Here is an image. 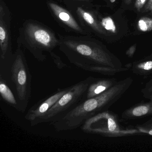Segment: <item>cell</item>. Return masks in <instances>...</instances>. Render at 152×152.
Masks as SVG:
<instances>
[{"label": "cell", "mask_w": 152, "mask_h": 152, "mask_svg": "<svg viewBox=\"0 0 152 152\" xmlns=\"http://www.w3.org/2000/svg\"><path fill=\"white\" fill-rule=\"evenodd\" d=\"M59 50L71 64L86 71L107 76L126 72L119 59L88 35L58 34Z\"/></svg>", "instance_id": "1"}, {"label": "cell", "mask_w": 152, "mask_h": 152, "mask_svg": "<svg viewBox=\"0 0 152 152\" xmlns=\"http://www.w3.org/2000/svg\"><path fill=\"white\" fill-rule=\"evenodd\" d=\"M18 46L27 49L39 62L46 61L45 53L58 47L59 39L55 32L37 20H26L20 26L17 39Z\"/></svg>", "instance_id": "2"}, {"label": "cell", "mask_w": 152, "mask_h": 152, "mask_svg": "<svg viewBox=\"0 0 152 152\" xmlns=\"http://www.w3.org/2000/svg\"><path fill=\"white\" fill-rule=\"evenodd\" d=\"M80 127L85 133L107 137H120L143 134L136 127H125L121 125L118 115L108 110L91 116Z\"/></svg>", "instance_id": "3"}, {"label": "cell", "mask_w": 152, "mask_h": 152, "mask_svg": "<svg viewBox=\"0 0 152 152\" xmlns=\"http://www.w3.org/2000/svg\"><path fill=\"white\" fill-rule=\"evenodd\" d=\"M22 48L18 46L14 53L11 68L10 88L15 93L20 112L26 110L31 96L32 76Z\"/></svg>", "instance_id": "4"}, {"label": "cell", "mask_w": 152, "mask_h": 152, "mask_svg": "<svg viewBox=\"0 0 152 152\" xmlns=\"http://www.w3.org/2000/svg\"><path fill=\"white\" fill-rule=\"evenodd\" d=\"M95 79V77L89 76L70 86L68 91L57 101L46 114L35 121L32 126L55 121L72 110L78 104L86 99L88 88Z\"/></svg>", "instance_id": "5"}, {"label": "cell", "mask_w": 152, "mask_h": 152, "mask_svg": "<svg viewBox=\"0 0 152 152\" xmlns=\"http://www.w3.org/2000/svg\"><path fill=\"white\" fill-rule=\"evenodd\" d=\"M11 13L4 0H0V78L10 85L14 58L11 36Z\"/></svg>", "instance_id": "6"}, {"label": "cell", "mask_w": 152, "mask_h": 152, "mask_svg": "<svg viewBox=\"0 0 152 152\" xmlns=\"http://www.w3.org/2000/svg\"><path fill=\"white\" fill-rule=\"evenodd\" d=\"M47 5L53 18L66 31L88 35L89 33L76 20L71 11L50 0L47 1Z\"/></svg>", "instance_id": "7"}, {"label": "cell", "mask_w": 152, "mask_h": 152, "mask_svg": "<svg viewBox=\"0 0 152 152\" xmlns=\"http://www.w3.org/2000/svg\"><path fill=\"white\" fill-rule=\"evenodd\" d=\"M70 87L59 88L57 91L47 97L42 99L31 107L26 115L25 119L30 122L31 126L34 123L41 118L57 101L70 89Z\"/></svg>", "instance_id": "8"}, {"label": "cell", "mask_w": 152, "mask_h": 152, "mask_svg": "<svg viewBox=\"0 0 152 152\" xmlns=\"http://www.w3.org/2000/svg\"><path fill=\"white\" fill-rule=\"evenodd\" d=\"M81 25L89 33V30L96 33L105 34V29L97 19L96 16L88 8L78 7L73 12Z\"/></svg>", "instance_id": "9"}, {"label": "cell", "mask_w": 152, "mask_h": 152, "mask_svg": "<svg viewBox=\"0 0 152 152\" xmlns=\"http://www.w3.org/2000/svg\"><path fill=\"white\" fill-rule=\"evenodd\" d=\"M152 116V99L145 103H140L132 106L124 111L121 118L124 121L134 120Z\"/></svg>", "instance_id": "10"}, {"label": "cell", "mask_w": 152, "mask_h": 152, "mask_svg": "<svg viewBox=\"0 0 152 152\" xmlns=\"http://www.w3.org/2000/svg\"><path fill=\"white\" fill-rule=\"evenodd\" d=\"M116 78H96L90 84L87 90L86 99L99 96L108 90L117 82Z\"/></svg>", "instance_id": "11"}, {"label": "cell", "mask_w": 152, "mask_h": 152, "mask_svg": "<svg viewBox=\"0 0 152 152\" xmlns=\"http://www.w3.org/2000/svg\"><path fill=\"white\" fill-rule=\"evenodd\" d=\"M0 94L4 101L16 110L20 111L19 104L15 93L7 82L2 78H0Z\"/></svg>", "instance_id": "12"}, {"label": "cell", "mask_w": 152, "mask_h": 152, "mask_svg": "<svg viewBox=\"0 0 152 152\" xmlns=\"http://www.w3.org/2000/svg\"><path fill=\"white\" fill-rule=\"evenodd\" d=\"M131 70L133 74L140 76L152 75V57L150 58L134 62L132 64Z\"/></svg>", "instance_id": "13"}, {"label": "cell", "mask_w": 152, "mask_h": 152, "mask_svg": "<svg viewBox=\"0 0 152 152\" xmlns=\"http://www.w3.org/2000/svg\"><path fill=\"white\" fill-rule=\"evenodd\" d=\"M71 12H74L78 7L89 8L93 0H58Z\"/></svg>", "instance_id": "14"}, {"label": "cell", "mask_w": 152, "mask_h": 152, "mask_svg": "<svg viewBox=\"0 0 152 152\" xmlns=\"http://www.w3.org/2000/svg\"><path fill=\"white\" fill-rule=\"evenodd\" d=\"M137 28L142 32L152 31V18L148 17L140 18L138 22Z\"/></svg>", "instance_id": "15"}, {"label": "cell", "mask_w": 152, "mask_h": 152, "mask_svg": "<svg viewBox=\"0 0 152 152\" xmlns=\"http://www.w3.org/2000/svg\"><path fill=\"white\" fill-rule=\"evenodd\" d=\"M100 23L105 30L113 33H115L116 32V26L111 18L108 17L103 18Z\"/></svg>", "instance_id": "16"}, {"label": "cell", "mask_w": 152, "mask_h": 152, "mask_svg": "<svg viewBox=\"0 0 152 152\" xmlns=\"http://www.w3.org/2000/svg\"><path fill=\"white\" fill-rule=\"evenodd\" d=\"M143 97L147 99H152V78L145 84V87L141 90Z\"/></svg>", "instance_id": "17"}, {"label": "cell", "mask_w": 152, "mask_h": 152, "mask_svg": "<svg viewBox=\"0 0 152 152\" xmlns=\"http://www.w3.org/2000/svg\"><path fill=\"white\" fill-rule=\"evenodd\" d=\"M50 56H51L54 64L58 68L61 70V69L68 67V66L62 61L61 58L59 56L57 55L56 53H54L53 51H51L50 53Z\"/></svg>", "instance_id": "18"}, {"label": "cell", "mask_w": 152, "mask_h": 152, "mask_svg": "<svg viewBox=\"0 0 152 152\" xmlns=\"http://www.w3.org/2000/svg\"><path fill=\"white\" fill-rule=\"evenodd\" d=\"M148 0H136L135 7L137 10L140 11L141 9L144 7Z\"/></svg>", "instance_id": "19"}, {"label": "cell", "mask_w": 152, "mask_h": 152, "mask_svg": "<svg viewBox=\"0 0 152 152\" xmlns=\"http://www.w3.org/2000/svg\"><path fill=\"white\" fill-rule=\"evenodd\" d=\"M136 46H133L130 47L126 51V55L129 57H132L133 56V55H134V53L136 51Z\"/></svg>", "instance_id": "20"}, {"label": "cell", "mask_w": 152, "mask_h": 152, "mask_svg": "<svg viewBox=\"0 0 152 152\" xmlns=\"http://www.w3.org/2000/svg\"><path fill=\"white\" fill-rule=\"evenodd\" d=\"M145 10L152 13V0H148V2L145 7Z\"/></svg>", "instance_id": "21"}, {"label": "cell", "mask_w": 152, "mask_h": 152, "mask_svg": "<svg viewBox=\"0 0 152 152\" xmlns=\"http://www.w3.org/2000/svg\"><path fill=\"white\" fill-rule=\"evenodd\" d=\"M140 125L144 127H148V128H152V117L145 122Z\"/></svg>", "instance_id": "22"}, {"label": "cell", "mask_w": 152, "mask_h": 152, "mask_svg": "<svg viewBox=\"0 0 152 152\" xmlns=\"http://www.w3.org/2000/svg\"><path fill=\"white\" fill-rule=\"evenodd\" d=\"M132 1V0H125V3L127 5H129L131 2Z\"/></svg>", "instance_id": "23"}, {"label": "cell", "mask_w": 152, "mask_h": 152, "mask_svg": "<svg viewBox=\"0 0 152 152\" xmlns=\"http://www.w3.org/2000/svg\"><path fill=\"white\" fill-rule=\"evenodd\" d=\"M151 57H152V56H151Z\"/></svg>", "instance_id": "24"}]
</instances>
